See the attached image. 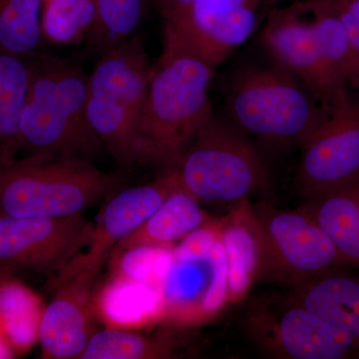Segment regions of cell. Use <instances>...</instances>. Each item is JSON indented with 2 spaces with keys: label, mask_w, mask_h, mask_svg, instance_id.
<instances>
[{
  "label": "cell",
  "mask_w": 359,
  "mask_h": 359,
  "mask_svg": "<svg viewBox=\"0 0 359 359\" xmlns=\"http://www.w3.org/2000/svg\"><path fill=\"white\" fill-rule=\"evenodd\" d=\"M295 187L304 199L359 178V98L347 93L304 139Z\"/></svg>",
  "instance_id": "cell-12"
},
{
  "label": "cell",
  "mask_w": 359,
  "mask_h": 359,
  "mask_svg": "<svg viewBox=\"0 0 359 359\" xmlns=\"http://www.w3.org/2000/svg\"><path fill=\"white\" fill-rule=\"evenodd\" d=\"M28 63L21 152L25 157H95L105 147L87 117L89 76L79 61L39 53Z\"/></svg>",
  "instance_id": "cell-1"
},
{
  "label": "cell",
  "mask_w": 359,
  "mask_h": 359,
  "mask_svg": "<svg viewBox=\"0 0 359 359\" xmlns=\"http://www.w3.org/2000/svg\"><path fill=\"white\" fill-rule=\"evenodd\" d=\"M121 182L90 161L23 157L0 167V215L39 219L81 215L114 193Z\"/></svg>",
  "instance_id": "cell-6"
},
{
  "label": "cell",
  "mask_w": 359,
  "mask_h": 359,
  "mask_svg": "<svg viewBox=\"0 0 359 359\" xmlns=\"http://www.w3.org/2000/svg\"><path fill=\"white\" fill-rule=\"evenodd\" d=\"M177 190L171 172L162 171L151 183L116 193L93 224L88 244L57 273L52 282L53 287L78 276H96L116 245L136 231Z\"/></svg>",
  "instance_id": "cell-13"
},
{
  "label": "cell",
  "mask_w": 359,
  "mask_h": 359,
  "mask_svg": "<svg viewBox=\"0 0 359 359\" xmlns=\"http://www.w3.org/2000/svg\"><path fill=\"white\" fill-rule=\"evenodd\" d=\"M92 229L82 214L55 219L0 215V278L18 271L59 273L88 244Z\"/></svg>",
  "instance_id": "cell-11"
},
{
  "label": "cell",
  "mask_w": 359,
  "mask_h": 359,
  "mask_svg": "<svg viewBox=\"0 0 359 359\" xmlns=\"http://www.w3.org/2000/svg\"><path fill=\"white\" fill-rule=\"evenodd\" d=\"M195 0H158V6L163 20L172 18L192 4Z\"/></svg>",
  "instance_id": "cell-28"
},
{
  "label": "cell",
  "mask_w": 359,
  "mask_h": 359,
  "mask_svg": "<svg viewBox=\"0 0 359 359\" xmlns=\"http://www.w3.org/2000/svg\"><path fill=\"white\" fill-rule=\"evenodd\" d=\"M96 18L94 0H46L42 32L56 43H72Z\"/></svg>",
  "instance_id": "cell-25"
},
{
  "label": "cell",
  "mask_w": 359,
  "mask_h": 359,
  "mask_svg": "<svg viewBox=\"0 0 359 359\" xmlns=\"http://www.w3.org/2000/svg\"><path fill=\"white\" fill-rule=\"evenodd\" d=\"M261 43L275 65L299 79L330 112L348 93L328 72L309 14L297 0L290 6L269 9Z\"/></svg>",
  "instance_id": "cell-14"
},
{
  "label": "cell",
  "mask_w": 359,
  "mask_h": 359,
  "mask_svg": "<svg viewBox=\"0 0 359 359\" xmlns=\"http://www.w3.org/2000/svg\"><path fill=\"white\" fill-rule=\"evenodd\" d=\"M309 14L321 57L335 83L347 89L351 54L344 23L330 0H297Z\"/></svg>",
  "instance_id": "cell-20"
},
{
  "label": "cell",
  "mask_w": 359,
  "mask_h": 359,
  "mask_svg": "<svg viewBox=\"0 0 359 359\" xmlns=\"http://www.w3.org/2000/svg\"><path fill=\"white\" fill-rule=\"evenodd\" d=\"M214 68L189 55L160 57L149 82L137 132L138 165L174 166L214 114Z\"/></svg>",
  "instance_id": "cell-2"
},
{
  "label": "cell",
  "mask_w": 359,
  "mask_h": 359,
  "mask_svg": "<svg viewBox=\"0 0 359 359\" xmlns=\"http://www.w3.org/2000/svg\"><path fill=\"white\" fill-rule=\"evenodd\" d=\"M287 292L309 311L359 340L358 268L334 269Z\"/></svg>",
  "instance_id": "cell-16"
},
{
  "label": "cell",
  "mask_w": 359,
  "mask_h": 359,
  "mask_svg": "<svg viewBox=\"0 0 359 359\" xmlns=\"http://www.w3.org/2000/svg\"><path fill=\"white\" fill-rule=\"evenodd\" d=\"M154 67L139 36L103 51L89 75L87 117L118 164L138 165L137 132Z\"/></svg>",
  "instance_id": "cell-7"
},
{
  "label": "cell",
  "mask_w": 359,
  "mask_h": 359,
  "mask_svg": "<svg viewBox=\"0 0 359 359\" xmlns=\"http://www.w3.org/2000/svg\"><path fill=\"white\" fill-rule=\"evenodd\" d=\"M43 311L36 295L22 285L0 282V337L7 346L16 349L32 346L39 339Z\"/></svg>",
  "instance_id": "cell-22"
},
{
  "label": "cell",
  "mask_w": 359,
  "mask_h": 359,
  "mask_svg": "<svg viewBox=\"0 0 359 359\" xmlns=\"http://www.w3.org/2000/svg\"><path fill=\"white\" fill-rule=\"evenodd\" d=\"M179 190L201 205L237 207L271 188L262 151L230 123L212 114L173 167Z\"/></svg>",
  "instance_id": "cell-4"
},
{
  "label": "cell",
  "mask_w": 359,
  "mask_h": 359,
  "mask_svg": "<svg viewBox=\"0 0 359 359\" xmlns=\"http://www.w3.org/2000/svg\"><path fill=\"white\" fill-rule=\"evenodd\" d=\"M29 84L28 59L0 51V167L18 160L20 119Z\"/></svg>",
  "instance_id": "cell-19"
},
{
  "label": "cell",
  "mask_w": 359,
  "mask_h": 359,
  "mask_svg": "<svg viewBox=\"0 0 359 359\" xmlns=\"http://www.w3.org/2000/svg\"><path fill=\"white\" fill-rule=\"evenodd\" d=\"M178 342L169 334L150 337L126 330L96 332L80 359H162L182 355Z\"/></svg>",
  "instance_id": "cell-21"
},
{
  "label": "cell",
  "mask_w": 359,
  "mask_h": 359,
  "mask_svg": "<svg viewBox=\"0 0 359 359\" xmlns=\"http://www.w3.org/2000/svg\"><path fill=\"white\" fill-rule=\"evenodd\" d=\"M299 208L318 223L342 259L359 269V178L306 198Z\"/></svg>",
  "instance_id": "cell-18"
},
{
  "label": "cell",
  "mask_w": 359,
  "mask_h": 359,
  "mask_svg": "<svg viewBox=\"0 0 359 359\" xmlns=\"http://www.w3.org/2000/svg\"><path fill=\"white\" fill-rule=\"evenodd\" d=\"M269 0H195L164 20L160 57L189 55L216 69L256 32Z\"/></svg>",
  "instance_id": "cell-10"
},
{
  "label": "cell",
  "mask_w": 359,
  "mask_h": 359,
  "mask_svg": "<svg viewBox=\"0 0 359 359\" xmlns=\"http://www.w3.org/2000/svg\"><path fill=\"white\" fill-rule=\"evenodd\" d=\"M95 276H78L55 287L44 309L39 339L42 358H80L95 334V306L91 287Z\"/></svg>",
  "instance_id": "cell-15"
},
{
  "label": "cell",
  "mask_w": 359,
  "mask_h": 359,
  "mask_svg": "<svg viewBox=\"0 0 359 359\" xmlns=\"http://www.w3.org/2000/svg\"><path fill=\"white\" fill-rule=\"evenodd\" d=\"M252 233L257 248L254 285L297 287L351 266L330 238L301 208L278 209L264 201L247 200L233 208Z\"/></svg>",
  "instance_id": "cell-5"
},
{
  "label": "cell",
  "mask_w": 359,
  "mask_h": 359,
  "mask_svg": "<svg viewBox=\"0 0 359 359\" xmlns=\"http://www.w3.org/2000/svg\"><path fill=\"white\" fill-rule=\"evenodd\" d=\"M224 99L226 122L269 150L299 148L330 114L299 79L276 65L236 71Z\"/></svg>",
  "instance_id": "cell-3"
},
{
  "label": "cell",
  "mask_w": 359,
  "mask_h": 359,
  "mask_svg": "<svg viewBox=\"0 0 359 359\" xmlns=\"http://www.w3.org/2000/svg\"><path fill=\"white\" fill-rule=\"evenodd\" d=\"M283 1H285V0H269L268 6L269 7L275 6H276V4H280V2H283Z\"/></svg>",
  "instance_id": "cell-29"
},
{
  "label": "cell",
  "mask_w": 359,
  "mask_h": 359,
  "mask_svg": "<svg viewBox=\"0 0 359 359\" xmlns=\"http://www.w3.org/2000/svg\"><path fill=\"white\" fill-rule=\"evenodd\" d=\"M355 1H358L359 2V0H355Z\"/></svg>",
  "instance_id": "cell-30"
},
{
  "label": "cell",
  "mask_w": 359,
  "mask_h": 359,
  "mask_svg": "<svg viewBox=\"0 0 359 359\" xmlns=\"http://www.w3.org/2000/svg\"><path fill=\"white\" fill-rule=\"evenodd\" d=\"M241 323L250 344L269 358H359L358 339L309 311L287 292L252 295Z\"/></svg>",
  "instance_id": "cell-8"
},
{
  "label": "cell",
  "mask_w": 359,
  "mask_h": 359,
  "mask_svg": "<svg viewBox=\"0 0 359 359\" xmlns=\"http://www.w3.org/2000/svg\"><path fill=\"white\" fill-rule=\"evenodd\" d=\"M219 224V238L228 266V299H238L254 285L257 248L254 237L235 210Z\"/></svg>",
  "instance_id": "cell-24"
},
{
  "label": "cell",
  "mask_w": 359,
  "mask_h": 359,
  "mask_svg": "<svg viewBox=\"0 0 359 359\" xmlns=\"http://www.w3.org/2000/svg\"><path fill=\"white\" fill-rule=\"evenodd\" d=\"M346 27L351 54L349 85L359 91V2L355 0H330Z\"/></svg>",
  "instance_id": "cell-27"
},
{
  "label": "cell",
  "mask_w": 359,
  "mask_h": 359,
  "mask_svg": "<svg viewBox=\"0 0 359 359\" xmlns=\"http://www.w3.org/2000/svg\"><path fill=\"white\" fill-rule=\"evenodd\" d=\"M161 290V311L175 325L218 313L228 299V266L219 224L194 231L174 250Z\"/></svg>",
  "instance_id": "cell-9"
},
{
  "label": "cell",
  "mask_w": 359,
  "mask_h": 359,
  "mask_svg": "<svg viewBox=\"0 0 359 359\" xmlns=\"http://www.w3.org/2000/svg\"><path fill=\"white\" fill-rule=\"evenodd\" d=\"M96 18L92 32L103 51L129 39L140 25L143 0H94ZM94 34V35H95Z\"/></svg>",
  "instance_id": "cell-26"
},
{
  "label": "cell",
  "mask_w": 359,
  "mask_h": 359,
  "mask_svg": "<svg viewBox=\"0 0 359 359\" xmlns=\"http://www.w3.org/2000/svg\"><path fill=\"white\" fill-rule=\"evenodd\" d=\"M42 0H0V51L30 59L40 53Z\"/></svg>",
  "instance_id": "cell-23"
},
{
  "label": "cell",
  "mask_w": 359,
  "mask_h": 359,
  "mask_svg": "<svg viewBox=\"0 0 359 359\" xmlns=\"http://www.w3.org/2000/svg\"><path fill=\"white\" fill-rule=\"evenodd\" d=\"M209 219L200 203L183 191H175L136 231L116 245L113 254L125 256L137 250L168 247L211 223Z\"/></svg>",
  "instance_id": "cell-17"
}]
</instances>
